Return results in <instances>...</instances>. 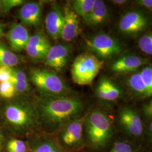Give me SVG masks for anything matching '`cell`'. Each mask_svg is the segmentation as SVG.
<instances>
[{
	"mask_svg": "<svg viewBox=\"0 0 152 152\" xmlns=\"http://www.w3.org/2000/svg\"><path fill=\"white\" fill-rule=\"evenodd\" d=\"M10 81L15 87L16 94H23L28 92L30 90V84L26 74L19 68H12Z\"/></svg>",
	"mask_w": 152,
	"mask_h": 152,
	"instance_id": "obj_19",
	"label": "cell"
},
{
	"mask_svg": "<svg viewBox=\"0 0 152 152\" xmlns=\"http://www.w3.org/2000/svg\"><path fill=\"white\" fill-rule=\"evenodd\" d=\"M139 73L146 89L147 98H150L152 95V66H145L141 69Z\"/></svg>",
	"mask_w": 152,
	"mask_h": 152,
	"instance_id": "obj_23",
	"label": "cell"
},
{
	"mask_svg": "<svg viewBox=\"0 0 152 152\" xmlns=\"http://www.w3.org/2000/svg\"><path fill=\"white\" fill-rule=\"evenodd\" d=\"M108 17L107 7L102 0H95L92 9L86 16L83 20L91 27H96L103 24Z\"/></svg>",
	"mask_w": 152,
	"mask_h": 152,
	"instance_id": "obj_18",
	"label": "cell"
},
{
	"mask_svg": "<svg viewBox=\"0 0 152 152\" xmlns=\"http://www.w3.org/2000/svg\"><path fill=\"white\" fill-rule=\"evenodd\" d=\"M120 122L124 129L130 135L134 136L141 135L143 126L139 115L130 108L123 109L120 113Z\"/></svg>",
	"mask_w": 152,
	"mask_h": 152,
	"instance_id": "obj_11",
	"label": "cell"
},
{
	"mask_svg": "<svg viewBox=\"0 0 152 152\" xmlns=\"http://www.w3.org/2000/svg\"><path fill=\"white\" fill-rule=\"evenodd\" d=\"M88 139L95 148L105 146L112 135L110 119L102 112L95 110L85 120Z\"/></svg>",
	"mask_w": 152,
	"mask_h": 152,
	"instance_id": "obj_5",
	"label": "cell"
},
{
	"mask_svg": "<svg viewBox=\"0 0 152 152\" xmlns=\"http://www.w3.org/2000/svg\"><path fill=\"white\" fill-rule=\"evenodd\" d=\"M57 144L53 141H46L40 144L32 152H51Z\"/></svg>",
	"mask_w": 152,
	"mask_h": 152,
	"instance_id": "obj_29",
	"label": "cell"
},
{
	"mask_svg": "<svg viewBox=\"0 0 152 152\" xmlns=\"http://www.w3.org/2000/svg\"><path fill=\"white\" fill-rule=\"evenodd\" d=\"M109 152H134L132 148L124 141H118L114 144Z\"/></svg>",
	"mask_w": 152,
	"mask_h": 152,
	"instance_id": "obj_28",
	"label": "cell"
},
{
	"mask_svg": "<svg viewBox=\"0 0 152 152\" xmlns=\"http://www.w3.org/2000/svg\"><path fill=\"white\" fill-rule=\"evenodd\" d=\"M63 23V11L59 6H55L48 14L45 19L47 32L53 39L57 40L60 38Z\"/></svg>",
	"mask_w": 152,
	"mask_h": 152,
	"instance_id": "obj_15",
	"label": "cell"
},
{
	"mask_svg": "<svg viewBox=\"0 0 152 152\" xmlns=\"http://www.w3.org/2000/svg\"><path fill=\"white\" fill-rule=\"evenodd\" d=\"M136 3L142 7H144L149 10H152V0H139L136 1Z\"/></svg>",
	"mask_w": 152,
	"mask_h": 152,
	"instance_id": "obj_32",
	"label": "cell"
},
{
	"mask_svg": "<svg viewBox=\"0 0 152 152\" xmlns=\"http://www.w3.org/2000/svg\"><path fill=\"white\" fill-rule=\"evenodd\" d=\"M63 14L64 23L60 38L66 42H70L75 39L79 34L80 31L79 16L71 6H65Z\"/></svg>",
	"mask_w": 152,
	"mask_h": 152,
	"instance_id": "obj_10",
	"label": "cell"
},
{
	"mask_svg": "<svg viewBox=\"0 0 152 152\" xmlns=\"http://www.w3.org/2000/svg\"><path fill=\"white\" fill-rule=\"evenodd\" d=\"M104 64L103 60L91 53L86 52L77 56L71 66L72 80L80 86H90Z\"/></svg>",
	"mask_w": 152,
	"mask_h": 152,
	"instance_id": "obj_3",
	"label": "cell"
},
{
	"mask_svg": "<svg viewBox=\"0 0 152 152\" xmlns=\"http://www.w3.org/2000/svg\"><path fill=\"white\" fill-rule=\"evenodd\" d=\"M152 122H151V124H149V125L148 126V134L149 137H152Z\"/></svg>",
	"mask_w": 152,
	"mask_h": 152,
	"instance_id": "obj_35",
	"label": "cell"
},
{
	"mask_svg": "<svg viewBox=\"0 0 152 152\" xmlns=\"http://www.w3.org/2000/svg\"><path fill=\"white\" fill-rule=\"evenodd\" d=\"M42 7V4L37 2L24 4L19 12V18L26 26L37 27L41 20Z\"/></svg>",
	"mask_w": 152,
	"mask_h": 152,
	"instance_id": "obj_13",
	"label": "cell"
},
{
	"mask_svg": "<svg viewBox=\"0 0 152 152\" xmlns=\"http://www.w3.org/2000/svg\"><path fill=\"white\" fill-rule=\"evenodd\" d=\"M87 48L99 59H108L119 54L122 51L120 42L108 34L100 33L86 38Z\"/></svg>",
	"mask_w": 152,
	"mask_h": 152,
	"instance_id": "obj_6",
	"label": "cell"
},
{
	"mask_svg": "<svg viewBox=\"0 0 152 152\" xmlns=\"http://www.w3.org/2000/svg\"><path fill=\"white\" fill-rule=\"evenodd\" d=\"M71 46L67 44L51 46L45 59V64L60 71L67 65L71 56Z\"/></svg>",
	"mask_w": 152,
	"mask_h": 152,
	"instance_id": "obj_8",
	"label": "cell"
},
{
	"mask_svg": "<svg viewBox=\"0 0 152 152\" xmlns=\"http://www.w3.org/2000/svg\"><path fill=\"white\" fill-rule=\"evenodd\" d=\"M2 144H3V137L1 135V134H0V151L2 148Z\"/></svg>",
	"mask_w": 152,
	"mask_h": 152,
	"instance_id": "obj_36",
	"label": "cell"
},
{
	"mask_svg": "<svg viewBox=\"0 0 152 152\" xmlns=\"http://www.w3.org/2000/svg\"><path fill=\"white\" fill-rule=\"evenodd\" d=\"M3 34V28L2 27V25L0 24V37L2 36Z\"/></svg>",
	"mask_w": 152,
	"mask_h": 152,
	"instance_id": "obj_37",
	"label": "cell"
},
{
	"mask_svg": "<svg viewBox=\"0 0 152 152\" xmlns=\"http://www.w3.org/2000/svg\"><path fill=\"white\" fill-rule=\"evenodd\" d=\"M12 68L7 66H0V82L10 81Z\"/></svg>",
	"mask_w": 152,
	"mask_h": 152,
	"instance_id": "obj_30",
	"label": "cell"
},
{
	"mask_svg": "<svg viewBox=\"0 0 152 152\" xmlns=\"http://www.w3.org/2000/svg\"><path fill=\"white\" fill-rule=\"evenodd\" d=\"M110 2L117 6L125 5V4L128 3V1L126 0H112L110 1Z\"/></svg>",
	"mask_w": 152,
	"mask_h": 152,
	"instance_id": "obj_33",
	"label": "cell"
},
{
	"mask_svg": "<svg viewBox=\"0 0 152 152\" xmlns=\"http://www.w3.org/2000/svg\"><path fill=\"white\" fill-rule=\"evenodd\" d=\"M24 4L23 0H1L0 11L6 13L12 9L22 6Z\"/></svg>",
	"mask_w": 152,
	"mask_h": 152,
	"instance_id": "obj_27",
	"label": "cell"
},
{
	"mask_svg": "<svg viewBox=\"0 0 152 152\" xmlns=\"http://www.w3.org/2000/svg\"><path fill=\"white\" fill-rule=\"evenodd\" d=\"M98 98L105 101H114L122 94L120 87L113 80L107 77H102L96 87Z\"/></svg>",
	"mask_w": 152,
	"mask_h": 152,
	"instance_id": "obj_16",
	"label": "cell"
},
{
	"mask_svg": "<svg viewBox=\"0 0 152 152\" xmlns=\"http://www.w3.org/2000/svg\"><path fill=\"white\" fill-rule=\"evenodd\" d=\"M138 46L143 53L148 55H152V33H148L140 37L138 41Z\"/></svg>",
	"mask_w": 152,
	"mask_h": 152,
	"instance_id": "obj_24",
	"label": "cell"
},
{
	"mask_svg": "<svg viewBox=\"0 0 152 152\" xmlns=\"http://www.w3.org/2000/svg\"><path fill=\"white\" fill-rule=\"evenodd\" d=\"M8 152H27V147L24 141L18 139H12L7 142Z\"/></svg>",
	"mask_w": 152,
	"mask_h": 152,
	"instance_id": "obj_26",
	"label": "cell"
},
{
	"mask_svg": "<svg viewBox=\"0 0 152 152\" xmlns=\"http://www.w3.org/2000/svg\"><path fill=\"white\" fill-rule=\"evenodd\" d=\"M29 79L44 96H69L70 88L65 82L53 71L33 68Z\"/></svg>",
	"mask_w": 152,
	"mask_h": 152,
	"instance_id": "obj_4",
	"label": "cell"
},
{
	"mask_svg": "<svg viewBox=\"0 0 152 152\" xmlns=\"http://www.w3.org/2000/svg\"><path fill=\"white\" fill-rule=\"evenodd\" d=\"M81 100L69 96H44L37 102L36 109L45 125L56 129L80 118L83 109Z\"/></svg>",
	"mask_w": 152,
	"mask_h": 152,
	"instance_id": "obj_1",
	"label": "cell"
},
{
	"mask_svg": "<svg viewBox=\"0 0 152 152\" xmlns=\"http://www.w3.org/2000/svg\"><path fill=\"white\" fill-rule=\"evenodd\" d=\"M51 152H63V151L61 148L58 144H57Z\"/></svg>",
	"mask_w": 152,
	"mask_h": 152,
	"instance_id": "obj_34",
	"label": "cell"
},
{
	"mask_svg": "<svg viewBox=\"0 0 152 152\" xmlns=\"http://www.w3.org/2000/svg\"><path fill=\"white\" fill-rule=\"evenodd\" d=\"M85 118H78L66 125L61 133V139L68 146H74L81 142Z\"/></svg>",
	"mask_w": 152,
	"mask_h": 152,
	"instance_id": "obj_17",
	"label": "cell"
},
{
	"mask_svg": "<svg viewBox=\"0 0 152 152\" xmlns=\"http://www.w3.org/2000/svg\"><path fill=\"white\" fill-rule=\"evenodd\" d=\"M95 0H75L72 2V9L78 16L84 19L92 9Z\"/></svg>",
	"mask_w": 152,
	"mask_h": 152,
	"instance_id": "obj_22",
	"label": "cell"
},
{
	"mask_svg": "<svg viewBox=\"0 0 152 152\" xmlns=\"http://www.w3.org/2000/svg\"><path fill=\"white\" fill-rule=\"evenodd\" d=\"M147 64V59L135 55H126L114 60L110 69L117 73L133 72Z\"/></svg>",
	"mask_w": 152,
	"mask_h": 152,
	"instance_id": "obj_12",
	"label": "cell"
},
{
	"mask_svg": "<svg viewBox=\"0 0 152 152\" xmlns=\"http://www.w3.org/2000/svg\"><path fill=\"white\" fill-rule=\"evenodd\" d=\"M29 37L27 29L20 23L12 24L7 34V38L11 49L16 52L26 50Z\"/></svg>",
	"mask_w": 152,
	"mask_h": 152,
	"instance_id": "obj_14",
	"label": "cell"
},
{
	"mask_svg": "<svg viewBox=\"0 0 152 152\" xmlns=\"http://www.w3.org/2000/svg\"><path fill=\"white\" fill-rule=\"evenodd\" d=\"M1 0H0V6H1Z\"/></svg>",
	"mask_w": 152,
	"mask_h": 152,
	"instance_id": "obj_38",
	"label": "cell"
},
{
	"mask_svg": "<svg viewBox=\"0 0 152 152\" xmlns=\"http://www.w3.org/2000/svg\"><path fill=\"white\" fill-rule=\"evenodd\" d=\"M148 25L146 16L139 11L127 12L120 20L119 29L121 32L132 34L142 31Z\"/></svg>",
	"mask_w": 152,
	"mask_h": 152,
	"instance_id": "obj_9",
	"label": "cell"
},
{
	"mask_svg": "<svg viewBox=\"0 0 152 152\" xmlns=\"http://www.w3.org/2000/svg\"><path fill=\"white\" fill-rule=\"evenodd\" d=\"M128 85L131 90L138 96L147 98V91L139 72H135L128 78Z\"/></svg>",
	"mask_w": 152,
	"mask_h": 152,
	"instance_id": "obj_21",
	"label": "cell"
},
{
	"mask_svg": "<svg viewBox=\"0 0 152 152\" xmlns=\"http://www.w3.org/2000/svg\"><path fill=\"white\" fill-rule=\"evenodd\" d=\"M51 45L48 38L42 32L35 33L30 36L26 51L33 60H44Z\"/></svg>",
	"mask_w": 152,
	"mask_h": 152,
	"instance_id": "obj_7",
	"label": "cell"
},
{
	"mask_svg": "<svg viewBox=\"0 0 152 152\" xmlns=\"http://www.w3.org/2000/svg\"><path fill=\"white\" fill-rule=\"evenodd\" d=\"M15 88L10 81L0 82V97L10 99L16 95Z\"/></svg>",
	"mask_w": 152,
	"mask_h": 152,
	"instance_id": "obj_25",
	"label": "cell"
},
{
	"mask_svg": "<svg viewBox=\"0 0 152 152\" xmlns=\"http://www.w3.org/2000/svg\"><path fill=\"white\" fill-rule=\"evenodd\" d=\"M6 123L14 130L27 131L37 124V109L26 102H17L6 107L4 111Z\"/></svg>",
	"mask_w": 152,
	"mask_h": 152,
	"instance_id": "obj_2",
	"label": "cell"
},
{
	"mask_svg": "<svg viewBox=\"0 0 152 152\" xmlns=\"http://www.w3.org/2000/svg\"><path fill=\"white\" fill-rule=\"evenodd\" d=\"M20 61L18 55L11 51L4 45L0 44V66L11 68L18 65Z\"/></svg>",
	"mask_w": 152,
	"mask_h": 152,
	"instance_id": "obj_20",
	"label": "cell"
},
{
	"mask_svg": "<svg viewBox=\"0 0 152 152\" xmlns=\"http://www.w3.org/2000/svg\"><path fill=\"white\" fill-rule=\"evenodd\" d=\"M143 112L145 116L148 118H151L152 116V102L151 100L149 103L145 104L143 106Z\"/></svg>",
	"mask_w": 152,
	"mask_h": 152,
	"instance_id": "obj_31",
	"label": "cell"
}]
</instances>
